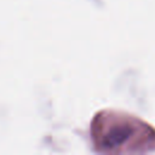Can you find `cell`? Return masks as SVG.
Masks as SVG:
<instances>
[{
  "mask_svg": "<svg viewBox=\"0 0 155 155\" xmlns=\"http://www.w3.org/2000/svg\"><path fill=\"white\" fill-rule=\"evenodd\" d=\"M91 140L98 153L142 154L155 150V128L120 110L104 109L91 121Z\"/></svg>",
  "mask_w": 155,
  "mask_h": 155,
  "instance_id": "cell-1",
  "label": "cell"
}]
</instances>
